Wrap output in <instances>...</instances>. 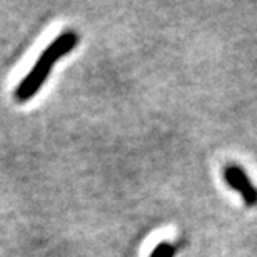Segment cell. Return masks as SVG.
I'll return each mask as SVG.
<instances>
[{"label":"cell","mask_w":257,"mask_h":257,"mask_svg":"<svg viewBox=\"0 0 257 257\" xmlns=\"http://www.w3.org/2000/svg\"><path fill=\"white\" fill-rule=\"evenodd\" d=\"M50 74V67L40 64L39 60L35 62V65L30 69L27 75L20 80V84L17 85V89L14 92V99L19 102H27L37 94L39 89L45 84L47 77Z\"/></svg>","instance_id":"1"},{"label":"cell","mask_w":257,"mask_h":257,"mask_svg":"<svg viewBox=\"0 0 257 257\" xmlns=\"http://www.w3.org/2000/svg\"><path fill=\"white\" fill-rule=\"evenodd\" d=\"M79 44V37L74 34V32H65V34H60L57 39H54L50 42L42 54L39 57V62L47 65L52 69V65L55 62H59L60 59L65 57L67 54H70L72 50L75 49V45Z\"/></svg>","instance_id":"2"},{"label":"cell","mask_w":257,"mask_h":257,"mask_svg":"<svg viewBox=\"0 0 257 257\" xmlns=\"http://www.w3.org/2000/svg\"><path fill=\"white\" fill-rule=\"evenodd\" d=\"M224 177H225V182L230 184V187L235 189V191L242 195L245 204L254 205L257 202V191L252 187V184H250V181L244 174L242 169L230 166V167L225 169Z\"/></svg>","instance_id":"3"},{"label":"cell","mask_w":257,"mask_h":257,"mask_svg":"<svg viewBox=\"0 0 257 257\" xmlns=\"http://www.w3.org/2000/svg\"><path fill=\"white\" fill-rule=\"evenodd\" d=\"M174 254H176V247H174L172 244L161 242V244H157L156 247H154V250H152L149 257H174Z\"/></svg>","instance_id":"4"}]
</instances>
